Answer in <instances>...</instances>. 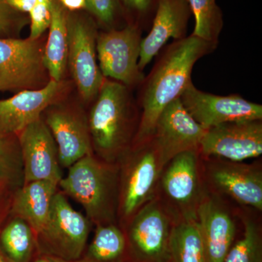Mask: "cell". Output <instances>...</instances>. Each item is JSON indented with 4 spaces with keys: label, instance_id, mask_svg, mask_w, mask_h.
<instances>
[{
    "label": "cell",
    "instance_id": "6da1fadb",
    "mask_svg": "<svg viewBox=\"0 0 262 262\" xmlns=\"http://www.w3.org/2000/svg\"><path fill=\"white\" fill-rule=\"evenodd\" d=\"M217 46L190 35L174 41L162 53L141 83L140 122L132 145L152 138L157 120L164 108L180 98L192 82L191 75L196 61L213 53Z\"/></svg>",
    "mask_w": 262,
    "mask_h": 262
},
{
    "label": "cell",
    "instance_id": "7a4b0ae2",
    "mask_svg": "<svg viewBox=\"0 0 262 262\" xmlns=\"http://www.w3.org/2000/svg\"><path fill=\"white\" fill-rule=\"evenodd\" d=\"M140 116L128 88L105 79L88 114L94 154L108 163H117L132 146Z\"/></svg>",
    "mask_w": 262,
    "mask_h": 262
},
{
    "label": "cell",
    "instance_id": "3957f363",
    "mask_svg": "<svg viewBox=\"0 0 262 262\" xmlns=\"http://www.w3.org/2000/svg\"><path fill=\"white\" fill-rule=\"evenodd\" d=\"M58 188L82 207L94 226L118 224L117 163H108L94 154L86 155L71 165Z\"/></svg>",
    "mask_w": 262,
    "mask_h": 262
},
{
    "label": "cell",
    "instance_id": "277c9868",
    "mask_svg": "<svg viewBox=\"0 0 262 262\" xmlns=\"http://www.w3.org/2000/svg\"><path fill=\"white\" fill-rule=\"evenodd\" d=\"M117 163L119 177L117 223L122 227L154 199L164 165L152 138L131 146Z\"/></svg>",
    "mask_w": 262,
    "mask_h": 262
},
{
    "label": "cell",
    "instance_id": "5b68a950",
    "mask_svg": "<svg viewBox=\"0 0 262 262\" xmlns=\"http://www.w3.org/2000/svg\"><path fill=\"white\" fill-rule=\"evenodd\" d=\"M205 194L201 155L193 149L176 155L164 165L155 198L178 222L196 220Z\"/></svg>",
    "mask_w": 262,
    "mask_h": 262
},
{
    "label": "cell",
    "instance_id": "8992f818",
    "mask_svg": "<svg viewBox=\"0 0 262 262\" xmlns=\"http://www.w3.org/2000/svg\"><path fill=\"white\" fill-rule=\"evenodd\" d=\"M93 227L87 216L75 210L58 190L47 222L37 234L38 253L76 261L85 250Z\"/></svg>",
    "mask_w": 262,
    "mask_h": 262
},
{
    "label": "cell",
    "instance_id": "52a82bcc",
    "mask_svg": "<svg viewBox=\"0 0 262 262\" xmlns=\"http://www.w3.org/2000/svg\"><path fill=\"white\" fill-rule=\"evenodd\" d=\"M202 175L208 192L239 206L262 211V160L251 163L201 156Z\"/></svg>",
    "mask_w": 262,
    "mask_h": 262
},
{
    "label": "cell",
    "instance_id": "ba28073f",
    "mask_svg": "<svg viewBox=\"0 0 262 262\" xmlns=\"http://www.w3.org/2000/svg\"><path fill=\"white\" fill-rule=\"evenodd\" d=\"M67 31V68L82 100L91 102L97 97L106 79L97 63V23L88 12L68 11Z\"/></svg>",
    "mask_w": 262,
    "mask_h": 262
},
{
    "label": "cell",
    "instance_id": "9c48e42d",
    "mask_svg": "<svg viewBox=\"0 0 262 262\" xmlns=\"http://www.w3.org/2000/svg\"><path fill=\"white\" fill-rule=\"evenodd\" d=\"M177 222L156 198L149 201L121 227L128 262H168Z\"/></svg>",
    "mask_w": 262,
    "mask_h": 262
},
{
    "label": "cell",
    "instance_id": "30bf717a",
    "mask_svg": "<svg viewBox=\"0 0 262 262\" xmlns=\"http://www.w3.org/2000/svg\"><path fill=\"white\" fill-rule=\"evenodd\" d=\"M45 45L42 37L0 38V91L41 89L51 82Z\"/></svg>",
    "mask_w": 262,
    "mask_h": 262
},
{
    "label": "cell",
    "instance_id": "8fae6325",
    "mask_svg": "<svg viewBox=\"0 0 262 262\" xmlns=\"http://www.w3.org/2000/svg\"><path fill=\"white\" fill-rule=\"evenodd\" d=\"M196 222L206 262L225 261L243 232L241 206L225 196L206 191Z\"/></svg>",
    "mask_w": 262,
    "mask_h": 262
},
{
    "label": "cell",
    "instance_id": "7c38bea8",
    "mask_svg": "<svg viewBox=\"0 0 262 262\" xmlns=\"http://www.w3.org/2000/svg\"><path fill=\"white\" fill-rule=\"evenodd\" d=\"M141 31L138 24L128 23L122 29L98 32L96 51L100 70L105 78L113 79L128 87L144 81L139 68Z\"/></svg>",
    "mask_w": 262,
    "mask_h": 262
},
{
    "label": "cell",
    "instance_id": "4fadbf2b",
    "mask_svg": "<svg viewBox=\"0 0 262 262\" xmlns=\"http://www.w3.org/2000/svg\"><path fill=\"white\" fill-rule=\"evenodd\" d=\"M42 119L56 141L62 168L94 154L88 114L80 106L57 101L45 110Z\"/></svg>",
    "mask_w": 262,
    "mask_h": 262
},
{
    "label": "cell",
    "instance_id": "5bb4252c",
    "mask_svg": "<svg viewBox=\"0 0 262 262\" xmlns=\"http://www.w3.org/2000/svg\"><path fill=\"white\" fill-rule=\"evenodd\" d=\"M199 151L202 157L232 161L258 158L262 154V120L225 122L208 129Z\"/></svg>",
    "mask_w": 262,
    "mask_h": 262
},
{
    "label": "cell",
    "instance_id": "9a60e30c",
    "mask_svg": "<svg viewBox=\"0 0 262 262\" xmlns=\"http://www.w3.org/2000/svg\"><path fill=\"white\" fill-rule=\"evenodd\" d=\"M183 106L206 130L225 122L262 120V106L237 94L216 96L188 84L180 96Z\"/></svg>",
    "mask_w": 262,
    "mask_h": 262
},
{
    "label": "cell",
    "instance_id": "2e32d148",
    "mask_svg": "<svg viewBox=\"0 0 262 262\" xmlns=\"http://www.w3.org/2000/svg\"><path fill=\"white\" fill-rule=\"evenodd\" d=\"M18 137L24 183L51 181L58 184L63 178V173L58 147L42 117L26 127Z\"/></svg>",
    "mask_w": 262,
    "mask_h": 262
},
{
    "label": "cell",
    "instance_id": "e0dca14e",
    "mask_svg": "<svg viewBox=\"0 0 262 262\" xmlns=\"http://www.w3.org/2000/svg\"><path fill=\"white\" fill-rule=\"evenodd\" d=\"M206 132L188 113L180 98L170 103L158 117L152 136L163 165L180 153L199 150Z\"/></svg>",
    "mask_w": 262,
    "mask_h": 262
},
{
    "label": "cell",
    "instance_id": "ac0fdd59",
    "mask_svg": "<svg viewBox=\"0 0 262 262\" xmlns=\"http://www.w3.org/2000/svg\"><path fill=\"white\" fill-rule=\"evenodd\" d=\"M65 87L63 81L51 80L42 89L20 91L13 97L0 100V135H18L58 101Z\"/></svg>",
    "mask_w": 262,
    "mask_h": 262
},
{
    "label": "cell",
    "instance_id": "d6986e66",
    "mask_svg": "<svg viewBox=\"0 0 262 262\" xmlns=\"http://www.w3.org/2000/svg\"><path fill=\"white\" fill-rule=\"evenodd\" d=\"M191 15L187 0H158L151 29L141 42L138 64L141 72L160 53L169 39L179 40L187 37Z\"/></svg>",
    "mask_w": 262,
    "mask_h": 262
},
{
    "label": "cell",
    "instance_id": "ffe728a7",
    "mask_svg": "<svg viewBox=\"0 0 262 262\" xmlns=\"http://www.w3.org/2000/svg\"><path fill=\"white\" fill-rule=\"evenodd\" d=\"M58 190V183L51 181L24 183L13 192L10 216L25 221L37 234L47 222L53 198Z\"/></svg>",
    "mask_w": 262,
    "mask_h": 262
},
{
    "label": "cell",
    "instance_id": "44dd1931",
    "mask_svg": "<svg viewBox=\"0 0 262 262\" xmlns=\"http://www.w3.org/2000/svg\"><path fill=\"white\" fill-rule=\"evenodd\" d=\"M49 34L44 49V62L51 80L63 81L68 62V10L59 0H53Z\"/></svg>",
    "mask_w": 262,
    "mask_h": 262
},
{
    "label": "cell",
    "instance_id": "7402d4cb",
    "mask_svg": "<svg viewBox=\"0 0 262 262\" xmlns=\"http://www.w3.org/2000/svg\"><path fill=\"white\" fill-rule=\"evenodd\" d=\"M0 251L9 262H32L38 254L37 234L25 221L9 215L0 229Z\"/></svg>",
    "mask_w": 262,
    "mask_h": 262
},
{
    "label": "cell",
    "instance_id": "603a6c76",
    "mask_svg": "<svg viewBox=\"0 0 262 262\" xmlns=\"http://www.w3.org/2000/svg\"><path fill=\"white\" fill-rule=\"evenodd\" d=\"M92 241L74 262H128L126 241L118 224L95 226Z\"/></svg>",
    "mask_w": 262,
    "mask_h": 262
},
{
    "label": "cell",
    "instance_id": "cb8c5ba5",
    "mask_svg": "<svg viewBox=\"0 0 262 262\" xmlns=\"http://www.w3.org/2000/svg\"><path fill=\"white\" fill-rule=\"evenodd\" d=\"M243 232L224 262H262V211L241 206Z\"/></svg>",
    "mask_w": 262,
    "mask_h": 262
},
{
    "label": "cell",
    "instance_id": "d4e9b609",
    "mask_svg": "<svg viewBox=\"0 0 262 262\" xmlns=\"http://www.w3.org/2000/svg\"><path fill=\"white\" fill-rule=\"evenodd\" d=\"M168 262H206L196 220L179 221L176 223Z\"/></svg>",
    "mask_w": 262,
    "mask_h": 262
},
{
    "label": "cell",
    "instance_id": "484cf974",
    "mask_svg": "<svg viewBox=\"0 0 262 262\" xmlns=\"http://www.w3.org/2000/svg\"><path fill=\"white\" fill-rule=\"evenodd\" d=\"M191 13L195 19V26L191 35L219 44L224 27L223 14L215 0H187Z\"/></svg>",
    "mask_w": 262,
    "mask_h": 262
},
{
    "label": "cell",
    "instance_id": "4316f807",
    "mask_svg": "<svg viewBox=\"0 0 262 262\" xmlns=\"http://www.w3.org/2000/svg\"><path fill=\"white\" fill-rule=\"evenodd\" d=\"M24 184L18 135H0V187L15 192Z\"/></svg>",
    "mask_w": 262,
    "mask_h": 262
},
{
    "label": "cell",
    "instance_id": "83f0119b",
    "mask_svg": "<svg viewBox=\"0 0 262 262\" xmlns=\"http://www.w3.org/2000/svg\"><path fill=\"white\" fill-rule=\"evenodd\" d=\"M85 9L106 30L115 29V25L124 14L120 0H84Z\"/></svg>",
    "mask_w": 262,
    "mask_h": 262
},
{
    "label": "cell",
    "instance_id": "f1b7e54d",
    "mask_svg": "<svg viewBox=\"0 0 262 262\" xmlns=\"http://www.w3.org/2000/svg\"><path fill=\"white\" fill-rule=\"evenodd\" d=\"M29 24V15L15 10L7 0H0V38H20Z\"/></svg>",
    "mask_w": 262,
    "mask_h": 262
},
{
    "label": "cell",
    "instance_id": "f546056e",
    "mask_svg": "<svg viewBox=\"0 0 262 262\" xmlns=\"http://www.w3.org/2000/svg\"><path fill=\"white\" fill-rule=\"evenodd\" d=\"M124 12L132 17L130 23L143 24L151 23L156 10L158 0H120Z\"/></svg>",
    "mask_w": 262,
    "mask_h": 262
},
{
    "label": "cell",
    "instance_id": "4dcf8cb0",
    "mask_svg": "<svg viewBox=\"0 0 262 262\" xmlns=\"http://www.w3.org/2000/svg\"><path fill=\"white\" fill-rule=\"evenodd\" d=\"M52 4V3H51ZM51 4L37 0V4L29 13L30 20V39H39L49 29L51 21Z\"/></svg>",
    "mask_w": 262,
    "mask_h": 262
},
{
    "label": "cell",
    "instance_id": "1f68e13d",
    "mask_svg": "<svg viewBox=\"0 0 262 262\" xmlns=\"http://www.w3.org/2000/svg\"><path fill=\"white\" fill-rule=\"evenodd\" d=\"M13 192L8 188L0 187V229L9 217Z\"/></svg>",
    "mask_w": 262,
    "mask_h": 262
},
{
    "label": "cell",
    "instance_id": "d6a6232c",
    "mask_svg": "<svg viewBox=\"0 0 262 262\" xmlns=\"http://www.w3.org/2000/svg\"><path fill=\"white\" fill-rule=\"evenodd\" d=\"M7 3L17 11L29 14L37 4V0H7Z\"/></svg>",
    "mask_w": 262,
    "mask_h": 262
},
{
    "label": "cell",
    "instance_id": "836d02e7",
    "mask_svg": "<svg viewBox=\"0 0 262 262\" xmlns=\"http://www.w3.org/2000/svg\"><path fill=\"white\" fill-rule=\"evenodd\" d=\"M32 262H54L51 256L38 253Z\"/></svg>",
    "mask_w": 262,
    "mask_h": 262
},
{
    "label": "cell",
    "instance_id": "e575fe53",
    "mask_svg": "<svg viewBox=\"0 0 262 262\" xmlns=\"http://www.w3.org/2000/svg\"><path fill=\"white\" fill-rule=\"evenodd\" d=\"M0 262H9L6 257L4 256L2 251H0Z\"/></svg>",
    "mask_w": 262,
    "mask_h": 262
},
{
    "label": "cell",
    "instance_id": "d590c367",
    "mask_svg": "<svg viewBox=\"0 0 262 262\" xmlns=\"http://www.w3.org/2000/svg\"><path fill=\"white\" fill-rule=\"evenodd\" d=\"M53 258V261L54 262H73V261H65V260H62L60 259V258H57L54 257H52Z\"/></svg>",
    "mask_w": 262,
    "mask_h": 262
},
{
    "label": "cell",
    "instance_id": "8d00e7d4",
    "mask_svg": "<svg viewBox=\"0 0 262 262\" xmlns=\"http://www.w3.org/2000/svg\"><path fill=\"white\" fill-rule=\"evenodd\" d=\"M41 1L46 2V3H49V4H51L53 0H41Z\"/></svg>",
    "mask_w": 262,
    "mask_h": 262
}]
</instances>
